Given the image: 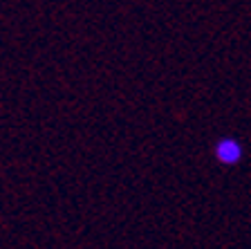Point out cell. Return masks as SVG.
Segmentation results:
<instances>
[{
  "label": "cell",
  "instance_id": "6da1fadb",
  "mask_svg": "<svg viewBox=\"0 0 251 249\" xmlns=\"http://www.w3.org/2000/svg\"><path fill=\"white\" fill-rule=\"evenodd\" d=\"M213 155L220 164L233 166L242 160V144L238 139H233V137H222V139L215 141Z\"/></svg>",
  "mask_w": 251,
  "mask_h": 249
}]
</instances>
